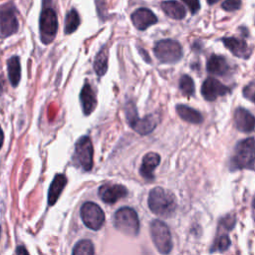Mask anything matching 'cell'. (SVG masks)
Wrapping results in <instances>:
<instances>
[{"instance_id": "6da1fadb", "label": "cell", "mask_w": 255, "mask_h": 255, "mask_svg": "<svg viewBox=\"0 0 255 255\" xmlns=\"http://www.w3.org/2000/svg\"><path fill=\"white\" fill-rule=\"evenodd\" d=\"M148 207L156 215L167 217L174 213L176 209L175 195L162 187H154L149 191Z\"/></svg>"}, {"instance_id": "7a4b0ae2", "label": "cell", "mask_w": 255, "mask_h": 255, "mask_svg": "<svg viewBox=\"0 0 255 255\" xmlns=\"http://www.w3.org/2000/svg\"><path fill=\"white\" fill-rule=\"evenodd\" d=\"M39 23L41 41L44 44H50L55 39L58 31V18L51 0H43Z\"/></svg>"}, {"instance_id": "3957f363", "label": "cell", "mask_w": 255, "mask_h": 255, "mask_svg": "<svg viewBox=\"0 0 255 255\" xmlns=\"http://www.w3.org/2000/svg\"><path fill=\"white\" fill-rule=\"evenodd\" d=\"M115 227L127 235H136L139 230L137 213L130 207L120 208L114 216Z\"/></svg>"}, {"instance_id": "277c9868", "label": "cell", "mask_w": 255, "mask_h": 255, "mask_svg": "<svg viewBox=\"0 0 255 255\" xmlns=\"http://www.w3.org/2000/svg\"><path fill=\"white\" fill-rule=\"evenodd\" d=\"M152 242L160 254L167 255L172 249L171 233L168 226L161 220L155 219L150 223Z\"/></svg>"}, {"instance_id": "5b68a950", "label": "cell", "mask_w": 255, "mask_h": 255, "mask_svg": "<svg viewBox=\"0 0 255 255\" xmlns=\"http://www.w3.org/2000/svg\"><path fill=\"white\" fill-rule=\"evenodd\" d=\"M233 168L254 169V138L248 137L239 141L232 158Z\"/></svg>"}, {"instance_id": "8992f818", "label": "cell", "mask_w": 255, "mask_h": 255, "mask_svg": "<svg viewBox=\"0 0 255 255\" xmlns=\"http://www.w3.org/2000/svg\"><path fill=\"white\" fill-rule=\"evenodd\" d=\"M156 59L163 64H173L182 57L181 46L178 42L171 39L158 41L153 48Z\"/></svg>"}, {"instance_id": "52a82bcc", "label": "cell", "mask_w": 255, "mask_h": 255, "mask_svg": "<svg viewBox=\"0 0 255 255\" xmlns=\"http://www.w3.org/2000/svg\"><path fill=\"white\" fill-rule=\"evenodd\" d=\"M126 115L129 127L139 134H147L156 127V121L151 115H148L143 119H139L137 117L136 109L131 102H129L126 107Z\"/></svg>"}, {"instance_id": "ba28073f", "label": "cell", "mask_w": 255, "mask_h": 255, "mask_svg": "<svg viewBox=\"0 0 255 255\" xmlns=\"http://www.w3.org/2000/svg\"><path fill=\"white\" fill-rule=\"evenodd\" d=\"M19 29L16 9L12 3L0 6V37L7 38Z\"/></svg>"}, {"instance_id": "9c48e42d", "label": "cell", "mask_w": 255, "mask_h": 255, "mask_svg": "<svg viewBox=\"0 0 255 255\" xmlns=\"http://www.w3.org/2000/svg\"><path fill=\"white\" fill-rule=\"evenodd\" d=\"M93 144L89 136H82L76 143L74 161L82 169L89 171L93 166Z\"/></svg>"}, {"instance_id": "30bf717a", "label": "cell", "mask_w": 255, "mask_h": 255, "mask_svg": "<svg viewBox=\"0 0 255 255\" xmlns=\"http://www.w3.org/2000/svg\"><path fill=\"white\" fill-rule=\"evenodd\" d=\"M81 217L84 224L92 230H99L105 221L104 211L94 202H86L82 205Z\"/></svg>"}, {"instance_id": "8fae6325", "label": "cell", "mask_w": 255, "mask_h": 255, "mask_svg": "<svg viewBox=\"0 0 255 255\" xmlns=\"http://www.w3.org/2000/svg\"><path fill=\"white\" fill-rule=\"evenodd\" d=\"M230 92V89L214 78H207L201 87V95L206 101H215L218 97L224 96Z\"/></svg>"}, {"instance_id": "7c38bea8", "label": "cell", "mask_w": 255, "mask_h": 255, "mask_svg": "<svg viewBox=\"0 0 255 255\" xmlns=\"http://www.w3.org/2000/svg\"><path fill=\"white\" fill-rule=\"evenodd\" d=\"M222 43L226 46V48L236 57L247 59L250 57L252 53V49L248 46L245 40L236 37H226L221 39Z\"/></svg>"}, {"instance_id": "4fadbf2b", "label": "cell", "mask_w": 255, "mask_h": 255, "mask_svg": "<svg viewBox=\"0 0 255 255\" xmlns=\"http://www.w3.org/2000/svg\"><path fill=\"white\" fill-rule=\"evenodd\" d=\"M131 22L133 26L140 31L147 29L149 26L157 22V18L154 13L147 8H139L131 14Z\"/></svg>"}, {"instance_id": "5bb4252c", "label": "cell", "mask_w": 255, "mask_h": 255, "mask_svg": "<svg viewBox=\"0 0 255 255\" xmlns=\"http://www.w3.org/2000/svg\"><path fill=\"white\" fill-rule=\"evenodd\" d=\"M127 194V188L120 184H104L99 188V195L106 203H115Z\"/></svg>"}, {"instance_id": "9a60e30c", "label": "cell", "mask_w": 255, "mask_h": 255, "mask_svg": "<svg viewBox=\"0 0 255 255\" xmlns=\"http://www.w3.org/2000/svg\"><path fill=\"white\" fill-rule=\"evenodd\" d=\"M234 123L236 128L242 132H250L254 129V117L249 111L243 108H238L235 111Z\"/></svg>"}, {"instance_id": "2e32d148", "label": "cell", "mask_w": 255, "mask_h": 255, "mask_svg": "<svg viewBox=\"0 0 255 255\" xmlns=\"http://www.w3.org/2000/svg\"><path fill=\"white\" fill-rule=\"evenodd\" d=\"M206 70L213 75L225 76L229 73L230 67L224 57L220 55H211L207 60Z\"/></svg>"}, {"instance_id": "e0dca14e", "label": "cell", "mask_w": 255, "mask_h": 255, "mask_svg": "<svg viewBox=\"0 0 255 255\" xmlns=\"http://www.w3.org/2000/svg\"><path fill=\"white\" fill-rule=\"evenodd\" d=\"M160 156L156 152H148L146 153L141 161V165L139 168L140 174L145 179L153 178V171L156 166L159 164Z\"/></svg>"}, {"instance_id": "ac0fdd59", "label": "cell", "mask_w": 255, "mask_h": 255, "mask_svg": "<svg viewBox=\"0 0 255 255\" xmlns=\"http://www.w3.org/2000/svg\"><path fill=\"white\" fill-rule=\"evenodd\" d=\"M80 100L84 114L86 116L91 115L97 106V99L90 84L87 83L84 85L80 94Z\"/></svg>"}, {"instance_id": "d6986e66", "label": "cell", "mask_w": 255, "mask_h": 255, "mask_svg": "<svg viewBox=\"0 0 255 255\" xmlns=\"http://www.w3.org/2000/svg\"><path fill=\"white\" fill-rule=\"evenodd\" d=\"M160 6H161L162 11L165 13V15L171 19L181 20L186 15V10H185L184 6H182L177 1H174V0L163 1V2H161Z\"/></svg>"}, {"instance_id": "ffe728a7", "label": "cell", "mask_w": 255, "mask_h": 255, "mask_svg": "<svg viewBox=\"0 0 255 255\" xmlns=\"http://www.w3.org/2000/svg\"><path fill=\"white\" fill-rule=\"evenodd\" d=\"M66 184H67V177L64 174L55 175L48 191V203L50 205H54L56 203Z\"/></svg>"}, {"instance_id": "44dd1931", "label": "cell", "mask_w": 255, "mask_h": 255, "mask_svg": "<svg viewBox=\"0 0 255 255\" xmlns=\"http://www.w3.org/2000/svg\"><path fill=\"white\" fill-rule=\"evenodd\" d=\"M8 78L13 87H17L21 79V65L20 59L17 56H13L7 61Z\"/></svg>"}, {"instance_id": "7402d4cb", "label": "cell", "mask_w": 255, "mask_h": 255, "mask_svg": "<svg viewBox=\"0 0 255 255\" xmlns=\"http://www.w3.org/2000/svg\"><path fill=\"white\" fill-rule=\"evenodd\" d=\"M176 112L178 114V116L185 122L187 123H191V124H200L202 123L203 121V118H202V115L192 109V108H189L187 106H184V105H177L176 106Z\"/></svg>"}, {"instance_id": "603a6c76", "label": "cell", "mask_w": 255, "mask_h": 255, "mask_svg": "<svg viewBox=\"0 0 255 255\" xmlns=\"http://www.w3.org/2000/svg\"><path fill=\"white\" fill-rule=\"evenodd\" d=\"M94 70L99 77L106 74L108 70V51L107 48H103L96 56L94 62Z\"/></svg>"}, {"instance_id": "cb8c5ba5", "label": "cell", "mask_w": 255, "mask_h": 255, "mask_svg": "<svg viewBox=\"0 0 255 255\" xmlns=\"http://www.w3.org/2000/svg\"><path fill=\"white\" fill-rule=\"evenodd\" d=\"M80 25V16L75 9H72L68 12L66 16V25H65V32L66 34H71L75 32Z\"/></svg>"}, {"instance_id": "d4e9b609", "label": "cell", "mask_w": 255, "mask_h": 255, "mask_svg": "<svg viewBox=\"0 0 255 255\" xmlns=\"http://www.w3.org/2000/svg\"><path fill=\"white\" fill-rule=\"evenodd\" d=\"M94 245L91 240H81L79 241L73 249V255H94Z\"/></svg>"}, {"instance_id": "484cf974", "label": "cell", "mask_w": 255, "mask_h": 255, "mask_svg": "<svg viewBox=\"0 0 255 255\" xmlns=\"http://www.w3.org/2000/svg\"><path fill=\"white\" fill-rule=\"evenodd\" d=\"M179 89L184 96H192L194 94V83L192 78H190L188 75H183L179 81Z\"/></svg>"}, {"instance_id": "4316f807", "label": "cell", "mask_w": 255, "mask_h": 255, "mask_svg": "<svg viewBox=\"0 0 255 255\" xmlns=\"http://www.w3.org/2000/svg\"><path fill=\"white\" fill-rule=\"evenodd\" d=\"M230 244H231V241H230V239L227 235H220L215 240L213 246L211 247V252H213V251H219V252L225 251L226 249L229 248Z\"/></svg>"}, {"instance_id": "83f0119b", "label": "cell", "mask_w": 255, "mask_h": 255, "mask_svg": "<svg viewBox=\"0 0 255 255\" xmlns=\"http://www.w3.org/2000/svg\"><path fill=\"white\" fill-rule=\"evenodd\" d=\"M241 0H225L221 6L225 11H236L241 7Z\"/></svg>"}, {"instance_id": "f1b7e54d", "label": "cell", "mask_w": 255, "mask_h": 255, "mask_svg": "<svg viewBox=\"0 0 255 255\" xmlns=\"http://www.w3.org/2000/svg\"><path fill=\"white\" fill-rule=\"evenodd\" d=\"M254 91H255V87H254V82H251L249 85H247L244 90H243V95L245 98H247L249 101L254 102Z\"/></svg>"}, {"instance_id": "f546056e", "label": "cell", "mask_w": 255, "mask_h": 255, "mask_svg": "<svg viewBox=\"0 0 255 255\" xmlns=\"http://www.w3.org/2000/svg\"><path fill=\"white\" fill-rule=\"evenodd\" d=\"M182 1L187 5V7L189 8L192 14H195L200 8L199 0H182Z\"/></svg>"}, {"instance_id": "4dcf8cb0", "label": "cell", "mask_w": 255, "mask_h": 255, "mask_svg": "<svg viewBox=\"0 0 255 255\" xmlns=\"http://www.w3.org/2000/svg\"><path fill=\"white\" fill-rule=\"evenodd\" d=\"M16 255H29V253L24 246H18L16 249Z\"/></svg>"}, {"instance_id": "1f68e13d", "label": "cell", "mask_w": 255, "mask_h": 255, "mask_svg": "<svg viewBox=\"0 0 255 255\" xmlns=\"http://www.w3.org/2000/svg\"><path fill=\"white\" fill-rule=\"evenodd\" d=\"M3 140H4V134H3L2 128H1V127H0V148L2 147V144H3Z\"/></svg>"}, {"instance_id": "d6a6232c", "label": "cell", "mask_w": 255, "mask_h": 255, "mask_svg": "<svg viewBox=\"0 0 255 255\" xmlns=\"http://www.w3.org/2000/svg\"><path fill=\"white\" fill-rule=\"evenodd\" d=\"M218 1H219V0H207L208 4H210V5H212V4H214V3L218 2Z\"/></svg>"}, {"instance_id": "836d02e7", "label": "cell", "mask_w": 255, "mask_h": 255, "mask_svg": "<svg viewBox=\"0 0 255 255\" xmlns=\"http://www.w3.org/2000/svg\"><path fill=\"white\" fill-rule=\"evenodd\" d=\"M0 231H1V229H0Z\"/></svg>"}]
</instances>
